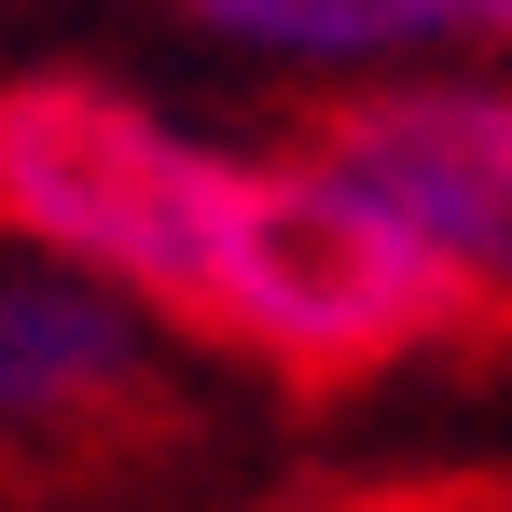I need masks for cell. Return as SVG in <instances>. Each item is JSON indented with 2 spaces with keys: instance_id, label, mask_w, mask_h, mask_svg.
Instances as JSON below:
<instances>
[{
  "instance_id": "obj_1",
  "label": "cell",
  "mask_w": 512,
  "mask_h": 512,
  "mask_svg": "<svg viewBox=\"0 0 512 512\" xmlns=\"http://www.w3.org/2000/svg\"><path fill=\"white\" fill-rule=\"evenodd\" d=\"M0 250L70 263L153 333L236 346L263 374H374L457 333L305 153H250L97 70L0 84Z\"/></svg>"
},
{
  "instance_id": "obj_2",
  "label": "cell",
  "mask_w": 512,
  "mask_h": 512,
  "mask_svg": "<svg viewBox=\"0 0 512 512\" xmlns=\"http://www.w3.org/2000/svg\"><path fill=\"white\" fill-rule=\"evenodd\" d=\"M291 153L416 263L443 319H512V70L333 97Z\"/></svg>"
},
{
  "instance_id": "obj_3",
  "label": "cell",
  "mask_w": 512,
  "mask_h": 512,
  "mask_svg": "<svg viewBox=\"0 0 512 512\" xmlns=\"http://www.w3.org/2000/svg\"><path fill=\"white\" fill-rule=\"evenodd\" d=\"M167 388V333L42 250H0V457L97 443Z\"/></svg>"
},
{
  "instance_id": "obj_4",
  "label": "cell",
  "mask_w": 512,
  "mask_h": 512,
  "mask_svg": "<svg viewBox=\"0 0 512 512\" xmlns=\"http://www.w3.org/2000/svg\"><path fill=\"white\" fill-rule=\"evenodd\" d=\"M194 42H222L236 70L277 84H457V70H512V0H180Z\"/></svg>"
}]
</instances>
